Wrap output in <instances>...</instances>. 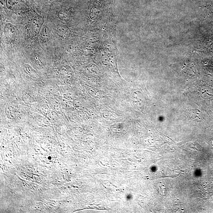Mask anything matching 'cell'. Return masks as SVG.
Segmentation results:
<instances>
[{"mask_svg": "<svg viewBox=\"0 0 213 213\" xmlns=\"http://www.w3.org/2000/svg\"><path fill=\"white\" fill-rule=\"evenodd\" d=\"M199 194L204 198H208L213 194V184L206 183L199 188Z\"/></svg>", "mask_w": 213, "mask_h": 213, "instance_id": "6da1fadb", "label": "cell"}, {"mask_svg": "<svg viewBox=\"0 0 213 213\" xmlns=\"http://www.w3.org/2000/svg\"><path fill=\"white\" fill-rule=\"evenodd\" d=\"M43 18L40 15H38L32 19L31 22V29L33 34L39 35L41 28L43 23Z\"/></svg>", "mask_w": 213, "mask_h": 213, "instance_id": "7a4b0ae2", "label": "cell"}, {"mask_svg": "<svg viewBox=\"0 0 213 213\" xmlns=\"http://www.w3.org/2000/svg\"><path fill=\"white\" fill-rule=\"evenodd\" d=\"M6 4L8 9L12 11L21 10L24 7L22 0H6Z\"/></svg>", "mask_w": 213, "mask_h": 213, "instance_id": "3957f363", "label": "cell"}, {"mask_svg": "<svg viewBox=\"0 0 213 213\" xmlns=\"http://www.w3.org/2000/svg\"><path fill=\"white\" fill-rule=\"evenodd\" d=\"M16 29L12 23H8L5 25V34L6 36L8 39H14L16 34Z\"/></svg>", "mask_w": 213, "mask_h": 213, "instance_id": "277c9868", "label": "cell"}, {"mask_svg": "<svg viewBox=\"0 0 213 213\" xmlns=\"http://www.w3.org/2000/svg\"><path fill=\"white\" fill-rule=\"evenodd\" d=\"M42 113L49 119H56L57 117V113L55 111L51 109L47 105H43L41 109Z\"/></svg>", "mask_w": 213, "mask_h": 213, "instance_id": "5b68a950", "label": "cell"}, {"mask_svg": "<svg viewBox=\"0 0 213 213\" xmlns=\"http://www.w3.org/2000/svg\"><path fill=\"white\" fill-rule=\"evenodd\" d=\"M56 34L62 39H66L70 35V30L64 25H59L56 29Z\"/></svg>", "mask_w": 213, "mask_h": 213, "instance_id": "8992f818", "label": "cell"}, {"mask_svg": "<svg viewBox=\"0 0 213 213\" xmlns=\"http://www.w3.org/2000/svg\"><path fill=\"white\" fill-rule=\"evenodd\" d=\"M49 103H50L52 109L56 112L61 113H62V107L60 101L56 98H52L49 99Z\"/></svg>", "mask_w": 213, "mask_h": 213, "instance_id": "52a82bcc", "label": "cell"}, {"mask_svg": "<svg viewBox=\"0 0 213 213\" xmlns=\"http://www.w3.org/2000/svg\"><path fill=\"white\" fill-rule=\"evenodd\" d=\"M23 68L25 72L32 78H37L39 77L36 71L29 64H24Z\"/></svg>", "mask_w": 213, "mask_h": 213, "instance_id": "ba28073f", "label": "cell"}, {"mask_svg": "<svg viewBox=\"0 0 213 213\" xmlns=\"http://www.w3.org/2000/svg\"><path fill=\"white\" fill-rule=\"evenodd\" d=\"M50 36V30L47 27H45L40 33V39L43 42H47Z\"/></svg>", "mask_w": 213, "mask_h": 213, "instance_id": "9c48e42d", "label": "cell"}, {"mask_svg": "<svg viewBox=\"0 0 213 213\" xmlns=\"http://www.w3.org/2000/svg\"><path fill=\"white\" fill-rule=\"evenodd\" d=\"M34 63L35 65L39 69H41L43 68V66L46 65V61L44 58L41 57V56H36L34 59Z\"/></svg>", "mask_w": 213, "mask_h": 213, "instance_id": "30bf717a", "label": "cell"}, {"mask_svg": "<svg viewBox=\"0 0 213 213\" xmlns=\"http://www.w3.org/2000/svg\"><path fill=\"white\" fill-rule=\"evenodd\" d=\"M61 72L63 75L68 79H71L73 76L72 69L69 66L64 65L62 66Z\"/></svg>", "mask_w": 213, "mask_h": 213, "instance_id": "8fae6325", "label": "cell"}, {"mask_svg": "<svg viewBox=\"0 0 213 213\" xmlns=\"http://www.w3.org/2000/svg\"><path fill=\"white\" fill-rule=\"evenodd\" d=\"M62 108L63 109H69L71 108L73 105V102L67 99H62L60 101Z\"/></svg>", "mask_w": 213, "mask_h": 213, "instance_id": "7c38bea8", "label": "cell"}, {"mask_svg": "<svg viewBox=\"0 0 213 213\" xmlns=\"http://www.w3.org/2000/svg\"><path fill=\"white\" fill-rule=\"evenodd\" d=\"M199 112L200 111L198 110V109H192L189 111L187 116L190 119L195 121L197 118H200L199 117H198V115L200 114Z\"/></svg>", "mask_w": 213, "mask_h": 213, "instance_id": "4fadbf2b", "label": "cell"}, {"mask_svg": "<svg viewBox=\"0 0 213 213\" xmlns=\"http://www.w3.org/2000/svg\"><path fill=\"white\" fill-rule=\"evenodd\" d=\"M5 112L8 117H11L12 118V117H14L15 114L14 108L12 105L7 106L6 107Z\"/></svg>", "mask_w": 213, "mask_h": 213, "instance_id": "5bb4252c", "label": "cell"}, {"mask_svg": "<svg viewBox=\"0 0 213 213\" xmlns=\"http://www.w3.org/2000/svg\"><path fill=\"white\" fill-rule=\"evenodd\" d=\"M73 106L76 108L80 109L84 108V101L81 99H76L73 101Z\"/></svg>", "mask_w": 213, "mask_h": 213, "instance_id": "9a60e30c", "label": "cell"}, {"mask_svg": "<svg viewBox=\"0 0 213 213\" xmlns=\"http://www.w3.org/2000/svg\"><path fill=\"white\" fill-rule=\"evenodd\" d=\"M89 94L94 98H100L101 96V93L99 91L95 89L90 88L88 90Z\"/></svg>", "mask_w": 213, "mask_h": 213, "instance_id": "2e32d148", "label": "cell"}, {"mask_svg": "<svg viewBox=\"0 0 213 213\" xmlns=\"http://www.w3.org/2000/svg\"><path fill=\"white\" fill-rule=\"evenodd\" d=\"M160 190H163V194H162V195H163V196H165V195H166V189H165L164 186L163 185L160 186Z\"/></svg>", "mask_w": 213, "mask_h": 213, "instance_id": "e0dca14e", "label": "cell"}]
</instances>
